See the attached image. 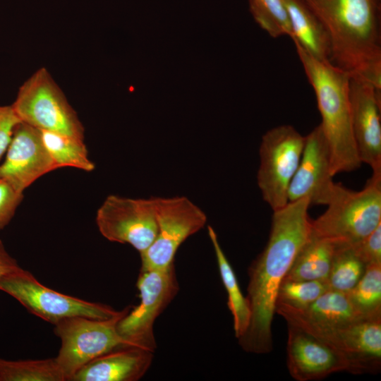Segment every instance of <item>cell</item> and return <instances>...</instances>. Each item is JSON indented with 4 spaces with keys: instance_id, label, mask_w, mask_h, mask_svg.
<instances>
[{
    "instance_id": "ac0fdd59",
    "label": "cell",
    "mask_w": 381,
    "mask_h": 381,
    "mask_svg": "<svg viewBox=\"0 0 381 381\" xmlns=\"http://www.w3.org/2000/svg\"><path fill=\"white\" fill-rule=\"evenodd\" d=\"M300 318L322 326H341L365 319L347 292L329 289L308 306L298 309L277 303Z\"/></svg>"
},
{
    "instance_id": "e0dca14e",
    "label": "cell",
    "mask_w": 381,
    "mask_h": 381,
    "mask_svg": "<svg viewBox=\"0 0 381 381\" xmlns=\"http://www.w3.org/2000/svg\"><path fill=\"white\" fill-rule=\"evenodd\" d=\"M153 353L136 346L114 349L85 365L71 381L138 380L150 368Z\"/></svg>"
},
{
    "instance_id": "7c38bea8",
    "label": "cell",
    "mask_w": 381,
    "mask_h": 381,
    "mask_svg": "<svg viewBox=\"0 0 381 381\" xmlns=\"http://www.w3.org/2000/svg\"><path fill=\"white\" fill-rule=\"evenodd\" d=\"M285 320L325 341L350 357L363 373L377 372L381 363V318H365L341 326H322L294 314Z\"/></svg>"
},
{
    "instance_id": "d4e9b609",
    "label": "cell",
    "mask_w": 381,
    "mask_h": 381,
    "mask_svg": "<svg viewBox=\"0 0 381 381\" xmlns=\"http://www.w3.org/2000/svg\"><path fill=\"white\" fill-rule=\"evenodd\" d=\"M347 293L364 318H381V264L366 265L359 282Z\"/></svg>"
},
{
    "instance_id": "30bf717a",
    "label": "cell",
    "mask_w": 381,
    "mask_h": 381,
    "mask_svg": "<svg viewBox=\"0 0 381 381\" xmlns=\"http://www.w3.org/2000/svg\"><path fill=\"white\" fill-rule=\"evenodd\" d=\"M154 199L158 231L152 244L140 253V270L166 269L174 264L180 246L207 222L205 212L186 197Z\"/></svg>"
},
{
    "instance_id": "cb8c5ba5",
    "label": "cell",
    "mask_w": 381,
    "mask_h": 381,
    "mask_svg": "<svg viewBox=\"0 0 381 381\" xmlns=\"http://www.w3.org/2000/svg\"><path fill=\"white\" fill-rule=\"evenodd\" d=\"M336 250L326 279L329 289L350 291L363 275L366 265L350 245L336 243Z\"/></svg>"
},
{
    "instance_id": "4dcf8cb0",
    "label": "cell",
    "mask_w": 381,
    "mask_h": 381,
    "mask_svg": "<svg viewBox=\"0 0 381 381\" xmlns=\"http://www.w3.org/2000/svg\"><path fill=\"white\" fill-rule=\"evenodd\" d=\"M20 267L16 260L8 253L0 240V279Z\"/></svg>"
},
{
    "instance_id": "7402d4cb",
    "label": "cell",
    "mask_w": 381,
    "mask_h": 381,
    "mask_svg": "<svg viewBox=\"0 0 381 381\" xmlns=\"http://www.w3.org/2000/svg\"><path fill=\"white\" fill-rule=\"evenodd\" d=\"M40 133L44 145L56 169L70 167L87 172L95 169V164L89 159L83 140L47 131H40Z\"/></svg>"
},
{
    "instance_id": "ba28073f",
    "label": "cell",
    "mask_w": 381,
    "mask_h": 381,
    "mask_svg": "<svg viewBox=\"0 0 381 381\" xmlns=\"http://www.w3.org/2000/svg\"><path fill=\"white\" fill-rule=\"evenodd\" d=\"M304 143L305 136L290 125L272 128L262 138L257 181L263 200L273 211L289 202V187L298 167Z\"/></svg>"
},
{
    "instance_id": "ffe728a7",
    "label": "cell",
    "mask_w": 381,
    "mask_h": 381,
    "mask_svg": "<svg viewBox=\"0 0 381 381\" xmlns=\"http://www.w3.org/2000/svg\"><path fill=\"white\" fill-rule=\"evenodd\" d=\"M336 246L334 241L314 236L310 233L284 279L326 280Z\"/></svg>"
},
{
    "instance_id": "603a6c76",
    "label": "cell",
    "mask_w": 381,
    "mask_h": 381,
    "mask_svg": "<svg viewBox=\"0 0 381 381\" xmlns=\"http://www.w3.org/2000/svg\"><path fill=\"white\" fill-rule=\"evenodd\" d=\"M0 381H67L55 358L11 361L0 358Z\"/></svg>"
},
{
    "instance_id": "d6986e66",
    "label": "cell",
    "mask_w": 381,
    "mask_h": 381,
    "mask_svg": "<svg viewBox=\"0 0 381 381\" xmlns=\"http://www.w3.org/2000/svg\"><path fill=\"white\" fill-rule=\"evenodd\" d=\"M292 32L291 40L314 58L330 62L327 34L316 16L301 0H282Z\"/></svg>"
},
{
    "instance_id": "5bb4252c",
    "label": "cell",
    "mask_w": 381,
    "mask_h": 381,
    "mask_svg": "<svg viewBox=\"0 0 381 381\" xmlns=\"http://www.w3.org/2000/svg\"><path fill=\"white\" fill-rule=\"evenodd\" d=\"M331 154L320 124L305 136L301 158L288 190L289 202L308 198L327 205L335 189Z\"/></svg>"
},
{
    "instance_id": "3957f363",
    "label": "cell",
    "mask_w": 381,
    "mask_h": 381,
    "mask_svg": "<svg viewBox=\"0 0 381 381\" xmlns=\"http://www.w3.org/2000/svg\"><path fill=\"white\" fill-rule=\"evenodd\" d=\"M294 43L315 92L322 118L320 126L330 150L332 175L354 171L362 163L352 130L350 76L331 62L314 58L298 44Z\"/></svg>"
},
{
    "instance_id": "484cf974",
    "label": "cell",
    "mask_w": 381,
    "mask_h": 381,
    "mask_svg": "<svg viewBox=\"0 0 381 381\" xmlns=\"http://www.w3.org/2000/svg\"><path fill=\"white\" fill-rule=\"evenodd\" d=\"M250 13L270 36L292 37L289 16L282 0H248Z\"/></svg>"
},
{
    "instance_id": "277c9868",
    "label": "cell",
    "mask_w": 381,
    "mask_h": 381,
    "mask_svg": "<svg viewBox=\"0 0 381 381\" xmlns=\"http://www.w3.org/2000/svg\"><path fill=\"white\" fill-rule=\"evenodd\" d=\"M327 208L311 220V234L335 243L354 245L381 224V174H373L363 189L336 183Z\"/></svg>"
},
{
    "instance_id": "9c48e42d",
    "label": "cell",
    "mask_w": 381,
    "mask_h": 381,
    "mask_svg": "<svg viewBox=\"0 0 381 381\" xmlns=\"http://www.w3.org/2000/svg\"><path fill=\"white\" fill-rule=\"evenodd\" d=\"M137 287L140 303L119 321L117 330L130 346L154 352V323L179 290L174 264L166 269L140 270Z\"/></svg>"
},
{
    "instance_id": "4fadbf2b",
    "label": "cell",
    "mask_w": 381,
    "mask_h": 381,
    "mask_svg": "<svg viewBox=\"0 0 381 381\" xmlns=\"http://www.w3.org/2000/svg\"><path fill=\"white\" fill-rule=\"evenodd\" d=\"M286 323L287 368L294 380H319L342 371L363 373L358 364L342 351L298 326Z\"/></svg>"
},
{
    "instance_id": "4316f807",
    "label": "cell",
    "mask_w": 381,
    "mask_h": 381,
    "mask_svg": "<svg viewBox=\"0 0 381 381\" xmlns=\"http://www.w3.org/2000/svg\"><path fill=\"white\" fill-rule=\"evenodd\" d=\"M329 289L326 280L284 279L278 290L277 303L302 309L315 301Z\"/></svg>"
},
{
    "instance_id": "8992f818",
    "label": "cell",
    "mask_w": 381,
    "mask_h": 381,
    "mask_svg": "<svg viewBox=\"0 0 381 381\" xmlns=\"http://www.w3.org/2000/svg\"><path fill=\"white\" fill-rule=\"evenodd\" d=\"M11 106L23 123L84 140V128L75 111L44 68L21 85Z\"/></svg>"
},
{
    "instance_id": "5b68a950",
    "label": "cell",
    "mask_w": 381,
    "mask_h": 381,
    "mask_svg": "<svg viewBox=\"0 0 381 381\" xmlns=\"http://www.w3.org/2000/svg\"><path fill=\"white\" fill-rule=\"evenodd\" d=\"M131 308L128 306L107 319L75 316L54 325V333L61 339L55 358L67 381L95 358L118 348L131 346L117 330L119 321Z\"/></svg>"
},
{
    "instance_id": "2e32d148",
    "label": "cell",
    "mask_w": 381,
    "mask_h": 381,
    "mask_svg": "<svg viewBox=\"0 0 381 381\" xmlns=\"http://www.w3.org/2000/svg\"><path fill=\"white\" fill-rule=\"evenodd\" d=\"M55 169L40 131L23 122L18 123L0 164V178L23 193L39 178Z\"/></svg>"
},
{
    "instance_id": "f1b7e54d",
    "label": "cell",
    "mask_w": 381,
    "mask_h": 381,
    "mask_svg": "<svg viewBox=\"0 0 381 381\" xmlns=\"http://www.w3.org/2000/svg\"><path fill=\"white\" fill-rule=\"evenodd\" d=\"M23 198V193L0 178V230L10 222Z\"/></svg>"
},
{
    "instance_id": "7a4b0ae2",
    "label": "cell",
    "mask_w": 381,
    "mask_h": 381,
    "mask_svg": "<svg viewBox=\"0 0 381 381\" xmlns=\"http://www.w3.org/2000/svg\"><path fill=\"white\" fill-rule=\"evenodd\" d=\"M325 28L330 62L381 90V0H301Z\"/></svg>"
},
{
    "instance_id": "8fae6325",
    "label": "cell",
    "mask_w": 381,
    "mask_h": 381,
    "mask_svg": "<svg viewBox=\"0 0 381 381\" xmlns=\"http://www.w3.org/2000/svg\"><path fill=\"white\" fill-rule=\"evenodd\" d=\"M96 224L107 240L129 244L141 253L152 244L158 231L154 197L136 199L110 195L97 210Z\"/></svg>"
},
{
    "instance_id": "44dd1931",
    "label": "cell",
    "mask_w": 381,
    "mask_h": 381,
    "mask_svg": "<svg viewBox=\"0 0 381 381\" xmlns=\"http://www.w3.org/2000/svg\"><path fill=\"white\" fill-rule=\"evenodd\" d=\"M207 229L221 279L227 292V305L233 316L235 337L238 339L244 334L250 322L249 304L240 289L236 276L220 246L214 229L211 226H208Z\"/></svg>"
},
{
    "instance_id": "f546056e",
    "label": "cell",
    "mask_w": 381,
    "mask_h": 381,
    "mask_svg": "<svg viewBox=\"0 0 381 381\" xmlns=\"http://www.w3.org/2000/svg\"><path fill=\"white\" fill-rule=\"evenodd\" d=\"M21 121L12 106H0V159L11 141L13 131Z\"/></svg>"
},
{
    "instance_id": "52a82bcc",
    "label": "cell",
    "mask_w": 381,
    "mask_h": 381,
    "mask_svg": "<svg viewBox=\"0 0 381 381\" xmlns=\"http://www.w3.org/2000/svg\"><path fill=\"white\" fill-rule=\"evenodd\" d=\"M0 291L18 301L30 313L55 325L71 317L107 319L120 313L112 307L53 290L21 267L0 279Z\"/></svg>"
},
{
    "instance_id": "6da1fadb",
    "label": "cell",
    "mask_w": 381,
    "mask_h": 381,
    "mask_svg": "<svg viewBox=\"0 0 381 381\" xmlns=\"http://www.w3.org/2000/svg\"><path fill=\"white\" fill-rule=\"evenodd\" d=\"M310 205L308 198H302L273 211L267 245L248 269L246 298L250 319L246 332L238 339L246 352L264 354L273 349L272 323L279 287L310 236Z\"/></svg>"
},
{
    "instance_id": "9a60e30c",
    "label": "cell",
    "mask_w": 381,
    "mask_h": 381,
    "mask_svg": "<svg viewBox=\"0 0 381 381\" xmlns=\"http://www.w3.org/2000/svg\"><path fill=\"white\" fill-rule=\"evenodd\" d=\"M349 99L359 159L373 174H381V90L366 80L350 78Z\"/></svg>"
},
{
    "instance_id": "83f0119b",
    "label": "cell",
    "mask_w": 381,
    "mask_h": 381,
    "mask_svg": "<svg viewBox=\"0 0 381 381\" xmlns=\"http://www.w3.org/2000/svg\"><path fill=\"white\" fill-rule=\"evenodd\" d=\"M351 247L366 265L381 264V224L366 237L352 245Z\"/></svg>"
}]
</instances>
